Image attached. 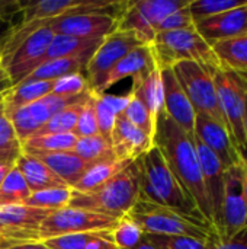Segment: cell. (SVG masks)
<instances>
[{
  "instance_id": "6da1fadb",
  "label": "cell",
  "mask_w": 247,
  "mask_h": 249,
  "mask_svg": "<svg viewBox=\"0 0 247 249\" xmlns=\"http://www.w3.org/2000/svg\"><path fill=\"white\" fill-rule=\"evenodd\" d=\"M154 146L162 152L170 172L186 196L194 201L202 219L214 229L213 210L204 185L194 137L185 133L165 109H162L156 118Z\"/></svg>"
},
{
  "instance_id": "7a4b0ae2",
  "label": "cell",
  "mask_w": 247,
  "mask_h": 249,
  "mask_svg": "<svg viewBox=\"0 0 247 249\" xmlns=\"http://www.w3.org/2000/svg\"><path fill=\"white\" fill-rule=\"evenodd\" d=\"M137 165L140 171V200H146L175 210L191 219L205 222L194 201L186 196L170 172L157 146H153L146 155L137 159Z\"/></svg>"
},
{
  "instance_id": "3957f363",
  "label": "cell",
  "mask_w": 247,
  "mask_h": 249,
  "mask_svg": "<svg viewBox=\"0 0 247 249\" xmlns=\"http://www.w3.org/2000/svg\"><path fill=\"white\" fill-rule=\"evenodd\" d=\"M140 200V171L137 160L90 193H74L68 207L90 210L114 219H121Z\"/></svg>"
},
{
  "instance_id": "277c9868",
  "label": "cell",
  "mask_w": 247,
  "mask_h": 249,
  "mask_svg": "<svg viewBox=\"0 0 247 249\" xmlns=\"http://www.w3.org/2000/svg\"><path fill=\"white\" fill-rule=\"evenodd\" d=\"M128 216L143 229L144 233L179 235L202 242H218L215 231L208 223L191 219L175 210L146 200H138L130 210Z\"/></svg>"
},
{
  "instance_id": "5b68a950",
  "label": "cell",
  "mask_w": 247,
  "mask_h": 249,
  "mask_svg": "<svg viewBox=\"0 0 247 249\" xmlns=\"http://www.w3.org/2000/svg\"><path fill=\"white\" fill-rule=\"evenodd\" d=\"M160 69L173 67L181 61H195L211 70L221 69L213 47L194 28L156 34L150 44Z\"/></svg>"
},
{
  "instance_id": "8992f818",
  "label": "cell",
  "mask_w": 247,
  "mask_h": 249,
  "mask_svg": "<svg viewBox=\"0 0 247 249\" xmlns=\"http://www.w3.org/2000/svg\"><path fill=\"white\" fill-rule=\"evenodd\" d=\"M213 79L224 123L233 137L242 160H247V142L245 133L247 74L226 69H215L213 70Z\"/></svg>"
},
{
  "instance_id": "52a82bcc",
  "label": "cell",
  "mask_w": 247,
  "mask_h": 249,
  "mask_svg": "<svg viewBox=\"0 0 247 249\" xmlns=\"http://www.w3.org/2000/svg\"><path fill=\"white\" fill-rule=\"evenodd\" d=\"M191 0H127V4L116 20L118 31L134 32L146 45L156 36L157 25L173 12L186 7Z\"/></svg>"
},
{
  "instance_id": "ba28073f",
  "label": "cell",
  "mask_w": 247,
  "mask_h": 249,
  "mask_svg": "<svg viewBox=\"0 0 247 249\" xmlns=\"http://www.w3.org/2000/svg\"><path fill=\"white\" fill-rule=\"evenodd\" d=\"M172 70L195 109V114L208 115L226 125L218 105L213 70L195 61H181L175 64Z\"/></svg>"
},
{
  "instance_id": "9c48e42d",
  "label": "cell",
  "mask_w": 247,
  "mask_h": 249,
  "mask_svg": "<svg viewBox=\"0 0 247 249\" xmlns=\"http://www.w3.org/2000/svg\"><path fill=\"white\" fill-rule=\"evenodd\" d=\"M146 45L134 32L131 31H115L105 36L98 50L90 57L86 66V79L90 92L96 96L102 95V88L109 76L111 70L124 58L130 51L137 47Z\"/></svg>"
},
{
  "instance_id": "30bf717a",
  "label": "cell",
  "mask_w": 247,
  "mask_h": 249,
  "mask_svg": "<svg viewBox=\"0 0 247 249\" xmlns=\"http://www.w3.org/2000/svg\"><path fill=\"white\" fill-rule=\"evenodd\" d=\"M118 219L99 214L90 210L64 207L51 212L39 228V239H51L64 235L86 233V232H112Z\"/></svg>"
},
{
  "instance_id": "8fae6325",
  "label": "cell",
  "mask_w": 247,
  "mask_h": 249,
  "mask_svg": "<svg viewBox=\"0 0 247 249\" xmlns=\"http://www.w3.org/2000/svg\"><path fill=\"white\" fill-rule=\"evenodd\" d=\"M54 32L48 25L41 26L31 34L1 64L13 86L23 82L32 71H35L45 60L47 51L54 38Z\"/></svg>"
},
{
  "instance_id": "7c38bea8",
  "label": "cell",
  "mask_w": 247,
  "mask_h": 249,
  "mask_svg": "<svg viewBox=\"0 0 247 249\" xmlns=\"http://www.w3.org/2000/svg\"><path fill=\"white\" fill-rule=\"evenodd\" d=\"M90 93V92H89ZM79 95V96H60L49 93L33 104L23 107L13 114L9 115V120L13 125V130L20 142L23 144L26 140H29L49 118H52L57 112H60L63 108L80 101L86 95Z\"/></svg>"
},
{
  "instance_id": "4fadbf2b",
  "label": "cell",
  "mask_w": 247,
  "mask_h": 249,
  "mask_svg": "<svg viewBox=\"0 0 247 249\" xmlns=\"http://www.w3.org/2000/svg\"><path fill=\"white\" fill-rule=\"evenodd\" d=\"M247 226L243 166H231L226 171V188L223 198V231L220 242L233 239Z\"/></svg>"
},
{
  "instance_id": "5bb4252c",
  "label": "cell",
  "mask_w": 247,
  "mask_h": 249,
  "mask_svg": "<svg viewBox=\"0 0 247 249\" xmlns=\"http://www.w3.org/2000/svg\"><path fill=\"white\" fill-rule=\"evenodd\" d=\"M51 212L29 206L0 207V244L41 241V223Z\"/></svg>"
},
{
  "instance_id": "9a60e30c",
  "label": "cell",
  "mask_w": 247,
  "mask_h": 249,
  "mask_svg": "<svg viewBox=\"0 0 247 249\" xmlns=\"http://www.w3.org/2000/svg\"><path fill=\"white\" fill-rule=\"evenodd\" d=\"M198 160L202 171V179L204 185L208 194V200L213 210V219H214V229L218 236H221L223 231V198H224V188H226V168L220 162V159L208 149L205 147L197 137H194Z\"/></svg>"
},
{
  "instance_id": "2e32d148",
  "label": "cell",
  "mask_w": 247,
  "mask_h": 249,
  "mask_svg": "<svg viewBox=\"0 0 247 249\" xmlns=\"http://www.w3.org/2000/svg\"><path fill=\"white\" fill-rule=\"evenodd\" d=\"M194 137L208 147L223 163L226 169L242 165V156L233 142L227 127L204 114H197Z\"/></svg>"
},
{
  "instance_id": "e0dca14e",
  "label": "cell",
  "mask_w": 247,
  "mask_h": 249,
  "mask_svg": "<svg viewBox=\"0 0 247 249\" xmlns=\"http://www.w3.org/2000/svg\"><path fill=\"white\" fill-rule=\"evenodd\" d=\"M48 26L55 35L76 38H105L116 31V18L105 13H74L49 20Z\"/></svg>"
},
{
  "instance_id": "ac0fdd59",
  "label": "cell",
  "mask_w": 247,
  "mask_h": 249,
  "mask_svg": "<svg viewBox=\"0 0 247 249\" xmlns=\"http://www.w3.org/2000/svg\"><path fill=\"white\" fill-rule=\"evenodd\" d=\"M160 69V67H159ZM163 85V109L165 112L189 136L194 137L195 130V109L192 108L188 96L179 85L172 67L160 69Z\"/></svg>"
},
{
  "instance_id": "d6986e66",
  "label": "cell",
  "mask_w": 247,
  "mask_h": 249,
  "mask_svg": "<svg viewBox=\"0 0 247 249\" xmlns=\"http://www.w3.org/2000/svg\"><path fill=\"white\" fill-rule=\"evenodd\" d=\"M111 144L115 159L134 162L154 146V139L131 125L122 114H119L111 134Z\"/></svg>"
},
{
  "instance_id": "ffe728a7",
  "label": "cell",
  "mask_w": 247,
  "mask_h": 249,
  "mask_svg": "<svg viewBox=\"0 0 247 249\" xmlns=\"http://www.w3.org/2000/svg\"><path fill=\"white\" fill-rule=\"evenodd\" d=\"M247 4L202 19L195 23L198 34L213 47L215 42L246 34Z\"/></svg>"
},
{
  "instance_id": "44dd1931",
  "label": "cell",
  "mask_w": 247,
  "mask_h": 249,
  "mask_svg": "<svg viewBox=\"0 0 247 249\" xmlns=\"http://www.w3.org/2000/svg\"><path fill=\"white\" fill-rule=\"evenodd\" d=\"M156 67H157V63L154 60L150 45H141V47L134 48L124 58H121V61L111 70L109 76L106 77L103 83L102 95L106 93L108 89H111L121 80L127 77L135 79V77L144 76L150 73L151 70H154Z\"/></svg>"
},
{
  "instance_id": "7402d4cb",
  "label": "cell",
  "mask_w": 247,
  "mask_h": 249,
  "mask_svg": "<svg viewBox=\"0 0 247 249\" xmlns=\"http://www.w3.org/2000/svg\"><path fill=\"white\" fill-rule=\"evenodd\" d=\"M15 166L22 174L25 182L28 184L31 193L51 190V188H67L68 185L57 177L44 162H41L38 158L22 152V155L17 158Z\"/></svg>"
},
{
  "instance_id": "603a6c76",
  "label": "cell",
  "mask_w": 247,
  "mask_h": 249,
  "mask_svg": "<svg viewBox=\"0 0 247 249\" xmlns=\"http://www.w3.org/2000/svg\"><path fill=\"white\" fill-rule=\"evenodd\" d=\"M44 162L57 177H60L70 188H73L84 174L95 165L80 159L73 152L60 153H29Z\"/></svg>"
},
{
  "instance_id": "cb8c5ba5",
  "label": "cell",
  "mask_w": 247,
  "mask_h": 249,
  "mask_svg": "<svg viewBox=\"0 0 247 249\" xmlns=\"http://www.w3.org/2000/svg\"><path fill=\"white\" fill-rule=\"evenodd\" d=\"M96 50H90V51H86V53H82L77 55H71V57L48 60V61L42 63L35 71H32L23 82H26V80H58L61 77H66V76H70L74 73H82L83 70H86V66Z\"/></svg>"
},
{
  "instance_id": "d4e9b609",
  "label": "cell",
  "mask_w": 247,
  "mask_h": 249,
  "mask_svg": "<svg viewBox=\"0 0 247 249\" xmlns=\"http://www.w3.org/2000/svg\"><path fill=\"white\" fill-rule=\"evenodd\" d=\"M57 80H26L4 92V111L9 117L15 111L52 93Z\"/></svg>"
},
{
  "instance_id": "484cf974",
  "label": "cell",
  "mask_w": 247,
  "mask_h": 249,
  "mask_svg": "<svg viewBox=\"0 0 247 249\" xmlns=\"http://www.w3.org/2000/svg\"><path fill=\"white\" fill-rule=\"evenodd\" d=\"M130 92L147 107L154 118H157V114L163 109V85L159 66L150 73L132 79Z\"/></svg>"
},
{
  "instance_id": "4316f807",
  "label": "cell",
  "mask_w": 247,
  "mask_h": 249,
  "mask_svg": "<svg viewBox=\"0 0 247 249\" xmlns=\"http://www.w3.org/2000/svg\"><path fill=\"white\" fill-rule=\"evenodd\" d=\"M213 51L221 69L247 73V34L215 42Z\"/></svg>"
},
{
  "instance_id": "83f0119b",
  "label": "cell",
  "mask_w": 247,
  "mask_h": 249,
  "mask_svg": "<svg viewBox=\"0 0 247 249\" xmlns=\"http://www.w3.org/2000/svg\"><path fill=\"white\" fill-rule=\"evenodd\" d=\"M130 163L131 162L128 160H118V159L95 163L71 190L74 193H90L99 188L100 185H103L105 182H108L111 178H114L116 174L125 169Z\"/></svg>"
},
{
  "instance_id": "f1b7e54d",
  "label": "cell",
  "mask_w": 247,
  "mask_h": 249,
  "mask_svg": "<svg viewBox=\"0 0 247 249\" xmlns=\"http://www.w3.org/2000/svg\"><path fill=\"white\" fill-rule=\"evenodd\" d=\"M102 41L103 38L87 39V38H76V36H68V35H54L44 63L48 60L71 57V55H77L90 50H96Z\"/></svg>"
},
{
  "instance_id": "f546056e",
  "label": "cell",
  "mask_w": 247,
  "mask_h": 249,
  "mask_svg": "<svg viewBox=\"0 0 247 249\" xmlns=\"http://www.w3.org/2000/svg\"><path fill=\"white\" fill-rule=\"evenodd\" d=\"M77 137L73 133L64 134H45L35 136L22 144V152L25 153H60L73 152Z\"/></svg>"
},
{
  "instance_id": "4dcf8cb0",
  "label": "cell",
  "mask_w": 247,
  "mask_h": 249,
  "mask_svg": "<svg viewBox=\"0 0 247 249\" xmlns=\"http://www.w3.org/2000/svg\"><path fill=\"white\" fill-rule=\"evenodd\" d=\"M22 155V144L4 111V92L0 93V163L15 165Z\"/></svg>"
},
{
  "instance_id": "1f68e13d",
  "label": "cell",
  "mask_w": 247,
  "mask_h": 249,
  "mask_svg": "<svg viewBox=\"0 0 247 249\" xmlns=\"http://www.w3.org/2000/svg\"><path fill=\"white\" fill-rule=\"evenodd\" d=\"M92 93V92H90ZM86 95L84 98H82L80 101L63 108L60 112H57L52 118H49L32 137L35 136H45V134H64V133H73L77 118L87 101V98L90 96Z\"/></svg>"
},
{
  "instance_id": "d6a6232c",
  "label": "cell",
  "mask_w": 247,
  "mask_h": 249,
  "mask_svg": "<svg viewBox=\"0 0 247 249\" xmlns=\"http://www.w3.org/2000/svg\"><path fill=\"white\" fill-rule=\"evenodd\" d=\"M73 153L89 163H99L115 159L111 139H106L100 134L79 139L73 149Z\"/></svg>"
},
{
  "instance_id": "836d02e7",
  "label": "cell",
  "mask_w": 247,
  "mask_h": 249,
  "mask_svg": "<svg viewBox=\"0 0 247 249\" xmlns=\"http://www.w3.org/2000/svg\"><path fill=\"white\" fill-rule=\"evenodd\" d=\"M31 190L16 166L10 169L0 185V207L3 206H26Z\"/></svg>"
},
{
  "instance_id": "e575fe53",
  "label": "cell",
  "mask_w": 247,
  "mask_h": 249,
  "mask_svg": "<svg viewBox=\"0 0 247 249\" xmlns=\"http://www.w3.org/2000/svg\"><path fill=\"white\" fill-rule=\"evenodd\" d=\"M71 200V188H51V190H44V191H36L32 193L26 206L41 209V210H48V212H55L61 210L64 207H68Z\"/></svg>"
},
{
  "instance_id": "d590c367",
  "label": "cell",
  "mask_w": 247,
  "mask_h": 249,
  "mask_svg": "<svg viewBox=\"0 0 247 249\" xmlns=\"http://www.w3.org/2000/svg\"><path fill=\"white\" fill-rule=\"evenodd\" d=\"M247 4V0H191L189 12L194 19V23L229 12Z\"/></svg>"
},
{
  "instance_id": "8d00e7d4",
  "label": "cell",
  "mask_w": 247,
  "mask_h": 249,
  "mask_svg": "<svg viewBox=\"0 0 247 249\" xmlns=\"http://www.w3.org/2000/svg\"><path fill=\"white\" fill-rule=\"evenodd\" d=\"M132 95V93H131ZM122 117L135 128L141 130L151 139H154V131H156V118L151 115V112L147 109V107L137 99L134 95L131 96L130 104L122 112Z\"/></svg>"
},
{
  "instance_id": "74e56055",
  "label": "cell",
  "mask_w": 247,
  "mask_h": 249,
  "mask_svg": "<svg viewBox=\"0 0 247 249\" xmlns=\"http://www.w3.org/2000/svg\"><path fill=\"white\" fill-rule=\"evenodd\" d=\"M144 238L146 233L143 232V229L128 214L121 217L115 229L112 231V239L118 249L135 248Z\"/></svg>"
},
{
  "instance_id": "f35d334b",
  "label": "cell",
  "mask_w": 247,
  "mask_h": 249,
  "mask_svg": "<svg viewBox=\"0 0 247 249\" xmlns=\"http://www.w3.org/2000/svg\"><path fill=\"white\" fill-rule=\"evenodd\" d=\"M146 238L156 249H208V244H210V242H202L189 236H179V235L146 233Z\"/></svg>"
},
{
  "instance_id": "ab89813d",
  "label": "cell",
  "mask_w": 247,
  "mask_h": 249,
  "mask_svg": "<svg viewBox=\"0 0 247 249\" xmlns=\"http://www.w3.org/2000/svg\"><path fill=\"white\" fill-rule=\"evenodd\" d=\"M73 134L77 139H83V137H90L98 133V123H96V112H95V95L90 93V96L87 98L79 118L74 127Z\"/></svg>"
},
{
  "instance_id": "60d3db41",
  "label": "cell",
  "mask_w": 247,
  "mask_h": 249,
  "mask_svg": "<svg viewBox=\"0 0 247 249\" xmlns=\"http://www.w3.org/2000/svg\"><path fill=\"white\" fill-rule=\"evenodd\" d=\"M89 92H90V88L83 73H74V74L58 79L52 89V93L60 95V96H79V95H84Z\"/></svg>"
},
{
  "instance_id": "b9f144b4",
  "label": "cell",
  "mask_w": 247,
  "mask_h": 249,
  "mask_svg": "<svg viewBox=\"0 0 247 249\" xmlns=\"http://www.w3.org/2000/svg\"><path fill=\"white\" fill-rule=\"evenodd\" d=\"M95 112H96V123H98V133L106 139H111L116 114L115 111L103 101V98L99 95H95Z\"/></svg>"
},
{
  "instance_id": "7bdbcfd3",
  "label": "cell",
  "mask_w": 247,
  "mask_h": 249,
  "mask_svg": "<svg viewBox=\"0 0 247 249\" xmlns=\"http://www.w3.org/2000/svg\"><path fill=\"white\" fill-rule=\"evenodd\" d=\"M99 232H86V233H74V235H64L51 239L42 241L49 249H86L89 241L96 236Z\"/></svg>"
},
{
  "instance_id": "ee69618b",
  "label": "cell",
  "mask_w": 247,
  "mask_h": 249,
  "mask_svg": "<svg viewBox=\"0 0 247 249\" xmlns=\"http://www.w3.org/2000/svg\"><path fill=\"white\" fill-rule=\"evenodd\" d=\"M194 19L191 16L189 12V4L186 7H182L176 12H173L172 15H169L167 18H165L156 28V34L159 32H167V31H179V29H188V28H194Z\"/></svg>"
},
{
  "instance_id": "f6af8a7d",
  "label": "cell",
  "mask_w": 247,
  "mask_h": 249,
  "mask_svg": "<svg viewBox=\"0 0 247 249\" xmlns=\"http://www.w3.org/2000/svg\"><path fill=\"white\" fill-rule=\"evenodd\" d=\"M208 249H247V228L226 242H210Z\"/></svg>"
},
{
  "instance_id": "bcb514c9",
  "label": "cell",
  "mask_w": 247,
  "mask_h": 249,
  "mask_svg": "<svg viewBox=\"0 0 247 249\" xmlns=\"http://www.w3.org/2000/svg\"><path fill=\"white\" fill-rule=\"evenodd\" d=\"M22 0H0V18L6 20H15L20 15Z\"/></svg>"
},
{
  "instance_id": "7dc6e473",
  "label": "cell",
  "mask_w": 247,
  "mask_h": 249,
  "mask_svg": "<svg viewBox=\"0 0 247 249\" xmlns=\"http://www.w3.org/2000/svg\"><path fill=\"white\" fill-rule=\"evenodd\" d=\"M86 249H118V247L114 244L112 232H99L89 241Z\"/></svg>"
},
{
  "instance_id": "c3c4849f",
  "label": "cell",
  "mask_w": 247,
  "mask_h": 249,
  "mask_svg": "<svg viewBox=\"0 0 247 249\" xmlns=\"http://www.w3.org/2000/svg\"><path fill=\"white\" fill-rule=\"evenodd\" d=\"M100 96H102L103 101L115 111V114L119 115V114L124 112V109H125L127 105L130 104L132 95H131V92H130V93L125 95V96H115V95H109V93H103V95H100Z\"/></svg>"
},
{
  "instance_id": "681fc988",
  "label": "cell",
  "mask_w": 247,
  "mask_h": 249,
  "mask_svg": "<svg viewBox=\"0 0 247 249\" xmlns=\"http://www.w3.org/2000/svg\"><path fill=\"white\" fill-rule=\"evenodd\" d=\"M0 249H49L42 241H29V242H13V244H0Z\"/></svg>"
},
{
  "instance_id": "f907efd6",
  "label": "cell",
  "mask_w": 247,
  "mask_h": 249,
  "mask_svg": "<svg viewBox=\"0 0 247 249\" xmlns=\"http://www.w3.org/2000/svg\"><path fill=\"white\" fill-rule=\"evenodd\" d=\"M13 28H15V23L12 20H6V19L0 18V50L4 45V42L9 39Z\"/></svg>"
},
{
  "instance_id": "816d5d0a",
  "label": "cell",
  "mask_w": 247,
  "mask_h": 249,
  "mask_svg": "<svg viewBox=\"0 0 247 249\" xmlns=\"http://www.w3.org/2000/svg\"><path fill=\"white\" fill-rule=\"evenodd\" d=\"M12 88H13V83H12L10 77L7 76V73L4 71V69L0 67V93L7 92Z\"/></svg>"
},
{
  "instance_id": "f5cc1de1",
  "label": "cell",
  "mask_w": 247,
  "mask_h": 249,
  "mask_svg": "<svg viewBox=\"0 0 247 249\" xmlns=\"http://www.w3.org/2000/svg\"><path fill=\"white\" fill-rule=\"evenodd\" d=\"M15 165H4V163H0V185L3 184L4 178L7 177V174L10 172V169L13 168Z\"/></svg>"
},
{
  "instance_id": "db71d44e",
  "label": "cell",
  "mask_w": 247,
  "mask_h": 249,
  "mask_svg": "<svg viewBox=\"0 0 247 249\" xmlns=\"http://www.w3.org/2000/svg\"><path fill=\"white\" fill-rule=\"evenodd\" d=\"M242 166H243V174H245V200H246V213H247V160H242Z\"/></svg>"
},
{
  "instance_id": "11a10c76",
  "label": "cell",
  "mask_w": 247,
  "mask_h": 249,
  "mask_svg": "<svg viewBox=\"0 0 247 249\" xmlns=\"http://www.w3.org/2000/svg\"><path fill=\"white\" fill-rule=\"evenodd\" d=\"M132 249H156V248H154V247L147 241V238H144V239H143V241H141L135 248H132Z\"/></svg>"
},
{
  "instance_id": "9f6ffc18",
  "label": "cell",
  "mask_w": 247,
  "mask_h": 249,
  "mask_svg": "<svg viewBox=\"0 0 247 249\" xmlns=\"http://www.w3.org/2000/svg\"><path fill=\"white\" fill-rule=\"evenodd\" d=\"M245 133H246V142H247V93H246V101H245Z\"/></svg>"
},
{
  "instance_id": "6f0895ef",
  "label": "cell",
  "mask_w": 247,
  "mask_h": 249,
  "mask_svg": "<svg viewBox=\"0 0 247 249\" xmlns=\"http://www.w3.org/2000/svg\"><path fill=\"white\" fill-rule=\"evenodd\" d=\"M0 67H1V57H0Z\"/></svg>"
},
{
  "instance_id": "680465c9",
  "label": "cell",
  "mask_w": 247,
  "mask_h": 249,
  "mask_svg": "<svg viewBox=\"0 0 247 249\" xmlns=\"http://www.w3.org/2000/svg\"><path fill=\"white\" fill-rule=\"evenodd\" d=\"M246 34H247V25H246Z\"/></svg>"
},
{
  "instance_id": "91938a15",
  "label": "cell",
  "mask_w": 247,
  "mask_h": 249,
  "mask_svg": "<svg viewBox=\"0 0 247 249\" xmlns=\"http://www.w3.org/2000/svg\"><path fill=\"white\" fill-rule=\"evenodd\" d=\"M245 74H246V73H245Z\"/></svg>"
}]
</instances>
